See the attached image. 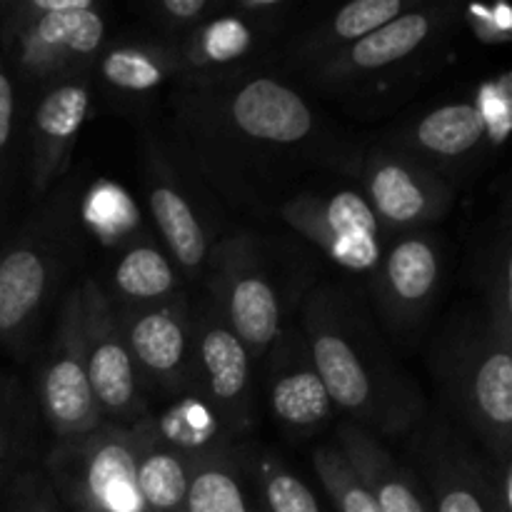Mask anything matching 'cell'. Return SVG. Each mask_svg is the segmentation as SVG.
<instances>
[{"label": "cell", "instance_id": "cell-8", "mask_svg": "<svg viewBox=\"0 0 512 512\" xmlns=\"http://www.w3.org/2000/svg\"><path fill=\"white\" fill-rule=\"evenodd\" d=\"M140 183L155 238L178 265L185 283H203L210 255L225 235L220 203L175 158L158 128L143 133Z\"/></svg>", "mask_w": 512, "mask_h": 512}, {"label": "cell", "instance_id": "cell-34", "mask_svg": "<svg viewBox=\"0 0 512 512\" xmlns=\"http://www.w3.org/2000/svg\"><path fill=\"white\" fill-rule=\"evenodd\" d=\"M218 8L220 0H143L130 5L148 33L170 43H178L180 38L200 28L218 13Z\"/></svg>", "mask_w": 512, "mask_h": 512}, {"label": "cell", "instance_id": "cell-24", "mask_svg": "<svg viewBox=\"0 0 512 512\" xmlns=\"http://www.w3.org/2000/svg\"><path fill=\"white\" fill-rule=\"evenodd\" d=\"M118 308L165 303L188 293L183 273L173 263L160 240L143 228H135L118 243H113L103 275H95Z\"/></svg>", "mask_w": 512, "mask_h": 512}, {"label": "cell", "instance_id": "cell-37", "mask_svg": "<svg viewBox=\"0 0 512 512\" xmlns=\"http://www.w3.org/2000/svg\"><path fill=\"white\" fill-rule=\"evenodd\" d=\"M460 23L483 43H508L512 15L508 5H465L460 8Z\"/></svg>", "mask_w": 512, "mask_h": 512}, {"label": "cell", "instance_id": "cell-32", "mask_svg": "<svg viewBox=\"0 0 512 512\" xmlns=\"http://www.w3.org/2000/svg\"><path fill=\"white\" fill-rule=\"evenodd\" d=\"M512 253H510V218L503 215L498 233L488 238L475 258V285L480 290V305L495 323L512 328Z\"/></svg>", "mask_w": 512, "mask_h": 512}, {"label": "cell", "instance_id": "cell-28", "mask_svg": "<svg viewBox=\"0 0 512 512\" xmlns=\"http://www.w3.org/2000/svg\"><path fill=\"white\" fill-rule=\"evenodd\" d=\"M148 418L155 435L165 445L190 455V458H203L213 450L233 445L218 415L193 388L178 398L165 400V408L160 413H153L150 408Z\"/></svg>", "mask_w": 512, "mask_h": 512}, {"label": "cell", "instance_id": "cell-5", "mask_svg": "<svg viewBox=\"0 0 512 512\" xmlns=\"http://www.w3.org/2000/svg\"><path fill=\"white\" fill-rule=\"evenodd\" d=\"M430 370L460 430L490 463L512 460V328L463 305L440 328Z\"/></svg>", "mask_w": 512, "mask_h": 512}, {"label": "cell", "instance_id": "cell-30", "mask_svg": "<svg viewBox=\"0 0 512 512\" xmlns=\"http://www.w3.org/2000/svg\"><path fill=\"white\" fill-rule=\"evenodd\" d=\"M33 398L8 370H0V500L18 473L28 468L33 448Z\"/></svg>", "mask_w": 512, "mask_h": 512}, {"label": "cell", "instance_id": "cell-35", "mask_svg": "<svg viewBox=\"0 0 512 512\" xmlns=\"http://www.w3.org/2000/svg\"><path fill=\"white\" fill-rule=\"evenodd\" d=\"M475 103L483 113L485 130H488L490 150H498L508 140L512 123V78L510 73H500L488 78L475 90Z\"/></svg>", "mask_w": 512, "mask_h": 512}, {"label": "cell", "instance_id": "cell-9", "mask_svg": "<svg viewBox=\"0 0 512 512\" xmlns=\"http://www.w3.org/2000/svg\"><path fill=\"white\" fill-rule=\"evenodd\" d=\"M293 0H220L218 13L175 43L183 83H210L270 70L295 23Z\"/></svg>", "mask_w": 512, "mask_h": 512}, {"label": "cell", "instance_id": "cell-11", "mask_svg": "<svg viewBox=\"0 0 512 512\" xmlns=\"http://www.w3.org/2000/svg\"><path fill=\"white\" fill-rule=\"evenodd\" d=\"M193 313V390L213 408L228 438L253 430L258 365L208 295H190Z\"/></svg>", "mask_w": 512, "mask_h": 512}, {"label": "cell", "instance_id": "cell-14", "mask_svg": "<svg viewBox=\"0 0 512 512\" xmlns=\"http://www.w3.org/2000/svg\"><path fill=\"white\" fill-rule=\"evenodd\" d=\"M355 183L385 235L433 230L458 200L448 178L380 140L365 143Z\"/></svg>", "mask_w": 512, "mask_h": 512}, {"label": "cell", "instance_id": "cell-12", "mask_svg": "<svg viewBox=\"0 0 512 512\" xmlns=\"http://www.w3.org/2000/svg\"><path fill=\"white\" fill-rule=\"evenodd\" d=\"M35 405L53 443L80 438L105 423L90 388L78 285L65 290L60 298L55 328L40 353Z\"/></svg>", "mask_w": 512, "mask_h": 512}, {"label": "cell", "instance_id": "cell-33", "mask_svg": "<svg viewBox=\"0 0 512 512\" xmlns=\"http://www.w3.org/2000/svg\"><path fill=\"white\" fill-rule=\"evenodd\" d=\"M313 468L335 512H380L370 490L335 443L315 448Z\"/></svg>", "mask_w": 512, "mask_h": 512}, {"label": "cell", "instance_id": "cell-4", "mask_svg": "<svg viewBox=\"0 0 512 512\" xmlns=\"http://www.w3.org/2000/svg\"><path fill=\"white\" fill-rule=\"evenodd\" d=\"M78 253V178L68 173L0 238V353H28Z\"/></svg>", "mask_w": 512, "mask_h": 512}, {"label": "cell", "instance_id": "cell-25", "mask_svg": "<svg viewBox=\"0 0 512 512\" xmlns=\"http://www.w3.org/2000/svg\"><path fill=\"white\" fill-rule=\"evenodd\" d=\"M335 445L370 490L380 512H433L415 470L378 435L343 420L338 423Z\"/></svg>", "mask_w": 512, "mask_h": 512}, {"label": "cell", "instance_id": "cell-10", "mask_svg": "<svg viewBox=\"0 0 512 512\" xmlns=\"http://www.w3.org/2000/svg\"><path fill=\"white\" fill-rule=\"evenodd\" d=\"M135 460L133 425L103 423L80 438L50 445L40 468L68 512H148Z\"/></svg>", "mask_w": 512, "mask_h": 512}, {"label": "cell", "instance_id": "cell-38", "mask_svg": "<svg viewBox=\"0 0 512 512\" xmlns=\"http://www.w3.org/2000/svg\"><path fill=\"white\" fill-rule=\"evenodd\" d=\"M490 465V512H512V460Z\"/></svg>", "mask_w": 512, "mask_h": 512}, {"label": "cell", "instance_id": "cell-20", "mask_svg": "<svg viewBox=\"0 0 512 512\" xmlns=\"http://www.w3.org/2000/svg\"><path fill=\"white\" fill-rule=\"evenodd\" d=\"M265 405L280 433L290 440H308L328 430L335 405L310 360L298 325H288L258 368Z\"/></svg>", "mask_w": 512, "mask_h": 512}, {"label": "cell", "instance_id": "cell-18", "mask_svg": "<svg viewBox=\"0 0 512 512\" xmlns=\"http://www.w3.org/2000/svg\"><path fill=\"white\" fill-rule=\"evenodd\" d=\"M410 468L433 512H490V460L443 415H428L410 435Z\"/></svg>", "mask_w": 512, "mask_h": 512}, {"label": "cell", "instance_id": "cell-7", "mask_svg": "<svg viewBox=\"0 0 512 512\" xmlns=\"http://www.w3.org/2000/svg\"><path fill=\"white\" fill-rule=\"evenodd\" d=\"M113 35V10L98 0H0V55L28 98L93 73Z\"/></svg>", "mask_w": 512, "mask_h": 512}, {"label": "cell", "instance_id": "cell-15", "mask_svg": "<svg viewBox=\"0 0 512 512\" xmlns=\"http://www.w3.org/2000/svg\"><path fill=\"white\" fill-rule=\"evenodd\" d=\"M275 215L330 263L350 273L370 275L378 265L383 230L358 188H303L290 195Z\"/></svg>", "mask_w": 512, "mask_h": 512}, {"label": "cell", "instance_id": "cell-6", "mask_svg": "<svg viewBox=\"0 0 512 512\" xmlns=\"http://www.w3.org/2000/svg\"><path fill=\"white\" fill-rule=\"evenodd\" d=\"M293 280H300L293 260L258 230H230L210 255L203 278L205 295L243 340L258 368L290 325V303L300 308L308 293L295 288Z\"/></svg>", "mask_w": 512, "mask_h": 512}, {"label": "cell", "instance_id": "cell-26", "mask_svg": "<svg viewBox=\"0 0 512 512\" xmlns=\"http://www.w3.org/2000/svg\"><path fill=\"white\" fill-rule=\"evenodd\" d=\"M188 512H268L250 475L248 445H225L198 458L190 478Z\"/></svg>", "mask_w": 512, "mask_h": 512}, {"label": "cell", "instance_id": "cell-13", "mask_svg": "<svg viewBox=\"0 0 512 512\" xmlns=\"http://www.w3.org/2000/svg\"><path fill=\"white\" fill-rule=\"evenodd\" d=\"M445 283V248L433 230L390 235L368 275L375 315L388 335L410 340L428 325Z\"/></svg>", "mask_w": 512, "mask_h": 512}, {"label": "cell", "instance_id": "cell-27", "mask_svg": "<svg viewBox=\"0 0 512 512\" xmlns=\"http://www.w3.org/2000/svg\"><path fill=\"white\" fill-rule=\"evenodd\" d=\"M133 430L138 435L135 478L145 508L148 512H188L190 478L198 458L165 445L155 435L148 415L133 423Z\"/></svg>", "mask_w": 512, "mask_h": 512}, {"label": "cell", "instance_id": "cell-31", "mask_svg": "<svg viewBox=\"0 0 512 512\" xmlns=\"http://www.w3.org/2000/svg\"><path fill=\"white\" fill-rule=\"evenodd\" d=\"M248 463L255 488L268 512H325L313 488L298 473H293L273 450H253L248 445Z\"/></svg>", "mask_w": 512, "mask_h": 512}, {"label": "cell", "instance_id": "cell-36", "mask_svg": "<svg viewBox=\"0 0 512 512\" xmlns=\"http://www.w3.org/2000/svg\"><path fill=\"white\" fill-rule=\"evenodd\" d=\"M3 512H68L43 468L28 465L3 495Z\"/></svg>", "mask_w": 512, "mask_h": 512}, {"label": "cell", "instance_id": "cell-19", "mask_svg": "<svg viewBox=\"0 0 512 512\" xmlns=\"http://www.w3.org/2000/svg\"><path fill=\"white\" fill-rule=\"evenodd\" d=\"M128 348L148 395L170 400L193 388V313L190 293L165 303L118 308Z\"/></svg>", "mask_w": 512, "mask_h": 512}, {"label": "cell", "instance_id": "cell-2", "mask_svg": "<svg viewBox=\"0 0 512 512\" xmlns=\"http://www.w3.org/2000/svg\"><path fill=\"white\" fill-rule=\"evenodd\" d=\"M310 360L350 423L380 440H408L428 418L418 380L398 363L368 305L343 285L315 283L298 308Z\"/></svg>", "mask_w": 512, "mask_h": 512}, {"label": "cell", "instance_id": "cell-3", "mask_svg": "<svg viewBox=\"0 0 512 512\" xmlns=\"http://www.w3.org/2000/svg\"><path fill=\"white\" fill-rule=\"evenodd\" d=\"M460 28V5L413 3L340 55L290 80L350 118L385 115L450 63Z\"/></svg>", "mask_w": 512, "mask_h": 512}, {"label": "cell", "instance_id": "cell-22", "mask_svg": "<svg viewBox=\"0 0 512 512\" xmlns=\"http://www.w3.org/2000/svg\"><path fill=\"white\" fill-rule=\"evenodd\" d=\"M95 95L123 110L148 105L160 90L173 88L180 78L175 43L148 30L113 35L93 65Z\"/></svg>", "mask_w": 512, "mask_h": 512}, {"label": "cell", "instance_id": "cell-23", "mask_svg": "<svg viewBox=\"0 0 512 512\" xmlns=\"http://www.w3.org/2000/svg\"><path fill=\"white\" fill-rule=\"evenodd\" d=\"M410 5L413 3L405 0H353L323 18L293 23L270 60V70L285 78H298L305 70L340 55L380 25L395 20Z\"/></svg>", "mask_w": 512, "mask_h": 512}, {"label": "cell", "instance_id": "cell-16", "mask_svg": "<svg viewBox=\"0 0 512 512\" xmlns=\"http://www.w3.org/2000/svg\"><path fill=\"white\" fill-rule=\"evenodd\" d=\"M90 73L35 90L25 105V188L30 205L40 203L68 175L80 130L95 108Z\"/></svg>", "mask_w": 512, "mask_h": 512}, {"label": "cell", "instance_id": "cell-17", "mask_svg": "<svg viewBox=\"0 0 512 512\" xmlns=\"http://www.w3.org/2000/svg\"><path fill=\"white\" fill-rule=\"evenodd\" d=\"M90 388L105 423L133 425L150 413V395L138 373L113 300L95 275L78 285Z\"/></svg>", "mask_w": 512, "mask_h": 512}, {"label": "cell", "instance_id": "cell-21", "mask_svg": "<svg viewBox=\"0 0 512 512\" xmlns=\"http://www.w3.org/2000/svg\"><path fill=\"white\" fill-rule=\"evenodd\" d=\"M378 140L435 170L453 185L490 150L488 130L475 98L425 108L413 118L390 125Z\"/></svg>", "mask_w": 512, "mask_h": 512}, {"label": "cell", "instance_id": "cell-1", "mask_svg": "<svg viewBox=\"0 0 512 512\" xmlns=\"http://www.w3.org/2000/svg\"><path fill=\"white\" fill-rule=\"evenodd\" d=\"M158 130L220 205L260 218L308 188L305 180H355L365 148L303 85L273 70L173 85Z\"/></svg>", "mask_w": 512, "mask_h": 512}, {"label": "cell", "instance_id": "cell-29", "mask_svg": "<svg viewBox=\"0 0 512 512\" xmlns=\"http://www.w3.org/2000/svg\"><path fill=\"white\" fill-rule=\"evenodd\" d=\"M25 105L28 95L0 55V238L8 233V218L25 183Z\"/></svg>", "mask_w": 512, "mask_h": 512}]
</instances>
